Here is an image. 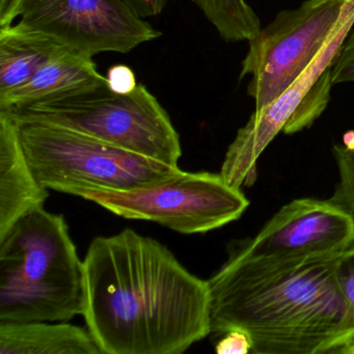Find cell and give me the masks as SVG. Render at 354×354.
<instances>
[{
  "instance_id": "obj_1",
  "label": "cell",
  "mask_w": 354,
  "mask_h": 354,
  "mask_svg": "<svg viewBox=\"0 0 354 354\" xmlns=\"http://www.w3.org/2000/svg\"><path fill=\"white\" fill-rule=\"evenodd\" d=\"M84 271L82 316L102 354H181L211 333L208 281L153 238H95Z\"/></svg>"
},
{
  "instance_id": "obj_2",
  "label": "cell",
  "mask_w": 354,
  "mask_h": 354,
  "mask_svg": "<svg viewBox=\"0 0 354 354\" xmlns=\"http://www.w3.org/2000/svg\"><path fill=\"white\" fill-rule=\"evenodd\" d=\"M337 257H229L208 279L211 333L242 331L254 354H354V314L335 281Z\"/></svg>"
},
{
  "instance_id": "obj_3",
  "label": "cell",
  "mask_w": 354,
  "mask_h": 354,
  "mask_svg": "<svg viewBox=\"0 0 354 354\" xmlns=\"http://www.w3.org/2000/svg\"><path fill=\"white\" fill-rule=\"evenodd\" d=\"M84 308V261L64 215L20 218L0 237V323L68 322Z\"/></svg>"
},
{
  "instance_id": "obj_4",
  "label": "cell",
  "mask_w": 354,
  "mask_h": 354,
  "mask_svg": "<svg viewBox=\"0 0 354 354\" xmlns=\"http://www.w3.org/2000/svg\"><path fill=\"white\" fill-rule=\"evenodd\" d=\"M12 119L35 176L48 190L82 198L88 192L146 187L183 171L63 126Z\"/></svg>"
},
{
  "instance_id": "obj_5",
  "label": "cell",
  "mask_w": 354,
  "mask_h": 354,
  "mask_svg": "<svg viewBox=\"0 0 354 354\" xmlns=\"http://www.w3.org/2000/svg\"><path fill=\"white\" fill-rule=\"evenodd\" d=\"M20 120L47 122L123 150L178 167L179 133L159 101L142 84L120 95L107 84L46 102L0 111Z\"/></svg>"
},
{
  "instance_id": "obj_6",
  "label": "cell",
  "mask_w": 354,
  "mask_h": 354,
  "mask_svg": "<svg viewBox=\"0 0 354 354\" xmlns=\"http://www.w3.org/2000/svg\"><path fill=\"white\" fill-rule=\"evenodd\" d=\"M354 26V0H347L335 34L310 67L268 106L254 111L227 148L221 175L235 188L252 187L258 179L257 162L279 136L308 129L322 115L330 98L331 73L337 55Z\"/></svg>"
},
{
  "instance_id": "obj_7",
  "label": "cell",
  "mask_w": 354,
  "mask_h": 354,
  "mask_svg": "<svg viewBox=\"0 0 354 354\" xmlns=\"http://www.w3.org/2000/svg\"><path fill=\"white\" fill-rule=\"evenodd\" d=\"M127 219L148 221L181 234L208 233L237 221L250 206L221 174L182 171L131 190L88 192L82 196Z\"/></svg>"
},
{
  "instance_id": "obj_8",
  "label": "cell",
  "mask_w": 354,
  "mask_h": 354,
  "mask_svg": "<svg viewBox=\"0 0 354 354\" xmlns=\"http://www.w3.org/2000/svg\"><path fill=\"white\" fill-rule=\"evenodd\" d=\"M347 0H306L281 12L248 41L240 80L250 76L248 94L254 111L279 98L313 63L335 34Z\"/></svg>"
},
{
  "instance_id": "obj_9",
  "label": "cell",
  "mask_w": 354,
  "mask_h": 354,
  "mask_svg": "<svg viewBox=\"0 0 354 354\" xmlns=\"http://www.w3.org/2000/svg\"><path fill=\"white\" fill-rule=\"evenodd\" d=\"M15 21L92 59L128 53L161 36L125 0H24Z\"/></svg>"
},
{
  "instance_id": "obj_10",
  "label": "cell",
  "mask_w": 354,
  "mask_h": 354,
  "mask_svg": "<svg viewBox=\"0 0 354 354\" xmlns=\"http://www.w3.org/2000/svg\"><path fill=\"white\" fill-rule=\"evenodd\" d=\"M354 246V215L333 200L297 198L281 207L252 239L230 256L250 262H283L339 256Z\"/></svg>"
},
{
  "instance_id": "obj_11",
  "label": "cell",
  "mask_w": 354,
  "mask_h": 354,
  "mask_svg": "<svg viewBox=\"0 0 354 354\" xmlns=\"http://www.w3.org/2000/svg\"><path fill=\"white\" fill-rule=\"evenodd\" d=\"M48 196L26 158L15 121L0 111V237L22 217L44 208Z\"/></svg>"
},
{
  "instance_id": "obj_12",
  "label": "cell",
  "mask_w": 354,
  "mask_h": 354,
  "mask_svg": "<svg viewBox=\"0 0 354 354\" xmlns=\"http://www.w3.org/2000/svg\"><path fill=\"white\" fill-rule=\"evenodd\" d=\"M105 84L106 77L99 73L92 57L62 47L28 84L0 97V111L55 100Z\"/></svg>"
},
{
  "instance_id": "obj_13",
  "label": "cell",
  "mask_w": 354,
  "mask_h": 354,
  "mask_svg": "<svg viewBox=\"0 0 354 354\" xmlns=\"http://www.w3.org/2000/svg\"><path fill=\"white\" fill-rule=\"evenodd\" d=\"M0 354H102L88 329L68 322L0 323Z\"/></svg>"
},
{
  "instance_id": "obj_14",
  "label": "cell",
  "mask_w": 354,
  "mask_h": 354,
  "mask_svg": "<svg viewBox=\"0 0 354 354\" xmlns=\"http://www.w3.org/2000/svg\"><path fill=\"white\" fill-rule=\"evenodd\" d=\"M63 45L18 24L0 28V97L28 84Z\"/></svg>"
},
{
  "instance_id": "obj_15",
  "label": "cell",
  "mask_w": 354,
  "mask_h": 354,
  "mask_svg": "<svg viewBox=\"0 0 354 354\" xmlns=\"http://www.w3.org/2000/svg\"><path fill=\"white\" fill-rule=\"evenodd\" d=\"M339 181L331 200L354 215V148L346 145L333 147Z\"/></svg>"
},
{
  "instance_id": "obj_16",
  "label": "cell",
  "mask_w": 354,
  "mask_h": 354,
  "mask_svg": "<svg viewBox=\"0 0 354 354\" xmlns=\"http://www.w3.org/2000/svg\"><path fill=\"white\" fill-rule=\"evenodd\" d=\"M335 277L342 297L354 314V246L337 257Z\"/></svg>"
},
{
  "instance_id": "obj_17",
  "label": "cell",
  "mask_w": 354,
  "mask_h": 354,
  "mask_svg": "<svg viewBox=\"0 0 354 354\" xmlns=\"http://www.w3.org/2000/svg\"><path fill=\"white\" fill-rule=\"evenodd\" d=\"M354 82V28L344 42L331 73V84Z\"/></svg>"
},
{
  "instance_id": "obj_18",
  "label": "cell",
  "mask_w": 354,
  "mask_h": 354,
  "mask_svg": "<svg viewBox=\"0 0 354 354\" xmlns=\"http://www.w3.org/2000/svg\"><path fill=\"white\" fill-rule=\"evenodd\" d=\"M109 90L120 95H127L133 92L136 86V74L131 68L125 65H115L109 68L106 76Z\"/></svg>"
},
{
  "instance_id": "obj_19",
  "label": "cell",
  "mask_w": 354,
  "mask_h": 354,
  "mask_svg": "<svg viewBox=\"0 0 354 354\" xmlns=\"http://www.w3.org/2000/svg\"><path fill=\"white\" fill-rule=\"evenodd\" d=\"M215 351L219 354H248L252 351V342L246 333L232 330L225 333L216 344Z\"/></svg>"
},
{
  "instance_id": "obj_20",
  "label": "cell",
  "mask_w": 354,
  "mask_h": 354,
  "mask_svg": "<svg viewBox=\"0 0 354 354\" xmlns=\"http://www.w3.org/2000/svg\"><path fill=\"white\" fill-rule=\"evenodd\" d=\"M130 8L142 18L159 15L167 6V0H125Z\"/></svg>"
},
{
  "instance_id": "obj_21",
  "label": "cell",
  "mask_w": 354,
  "mask_h": 354,
  "mask_svg": "<svg viewBox=\"0 0 354 354\" xmlns=\"http://www.w3.org/2000/svg\"><path fill=\"white\" fill-rule=\"evenodd\" d=\"M24 0H0V28L15 21L16 10Z\"/></svg>"
},
{
  "instance_id": "obj_22",
  "label": "cell",
  "mask_w": 354,
  "mask_h": 354,
  "mask_svg": "<svg viewBox=\"0 0 354 354\" xmlns=\"http://www.w3.org/2000/svg\"><path fill=\"white\" fill-rule=\"evenodd\" d=\"M343 144L348 147H353L354 148V130L349 131L344 136Z\"/></svg>"
}]
</instances>
